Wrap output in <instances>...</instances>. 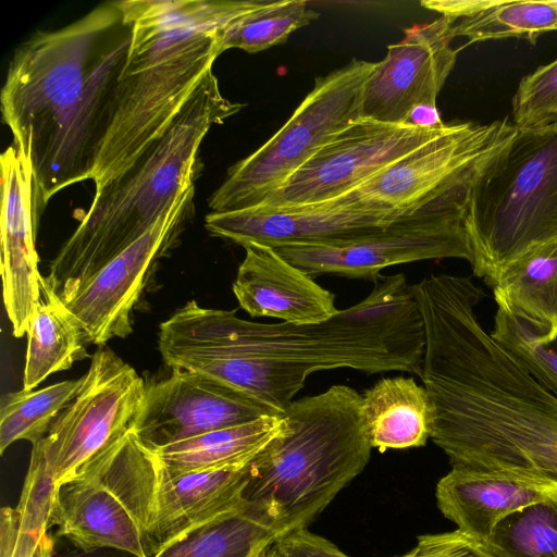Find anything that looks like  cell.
Listing matches in <instances>:
<instances>
[{
    "label": "cell",
    "instance_id": "cell-24",
    "mask_svg": "<svg viewBox=\"0 0 557 557\" xmlns=\"http://www.w3.org/2000/svg\"><path fill=\"white\" fill-rule=\"evenodd\" d=\"M285 428L284 417L263 416L171 444L156 454L165 469L176 473L244 466Z\"/></svg>",
    "mask_w": 557,
    "mask_h": 557
},
{
    "label": "cell",
    "instance_id": "cell-20",
    "mask_svg": "<svg viewBox=\"0 0 557 557\" xmlns=\"http://www.w3.org/2000/svg\"><path fill=\"white\" fill-rule=\"evenodd\" d=\"M244 248L245 257L237 270L233 293L249 315L310 325L323 323L341 311L332 292L273 248L260 244Z\"/></svg>",
    "mask_w": 557,
    "mask_h": 557
},
{
    "label": "cell",
    "instance_id": "cell-1",
    "mask_svg": "<svg viewBox=\"0 0 557 557\" xmlns=\"http://www.w3.org/2000/svg\"><path fill=\"white\" fill-rule=\"evenodd\" d=\"M372 282L364 299L310 325L253 322L189 300L160 324L158 349L171 369L214 379L281 416L317 371L419 376L425 333L412 285L404 273Z\"/></svg>",
    "mask_w": 557,
    "mask_h": 557
},
{
    "label": "cell",
    "instance_id": "cell-25",
    "mask_svg": "<svg viewBox=\"0 0 557 557\" xmlns=\"http://www.w3.org/2000/svg\"><path fill=\"white\" fill-rule=\"evenodd\" d=\"M495 300L557 338V240L531 248L498 274Z\"/></svg>",
    "mask_w": 557,
    "mask_h": 557
},
{
    "label": "cell",
    "instance_id": "cell-18",
    "mask_svg": "<svg viewBox=\"0 0 557 557\" xmlns=\"http://www.w3.org/2000/svg\"><path fill=\"white\" fill-rule=\"evenodd\" d=\"M404 215L342 203L336 199L313 206H255L206 216L207 231L237 245L271 248L333 244L376 233Z\"/></svg>",
    "mask_w": 557,
    "mask_h": 557
},
{
    "label": "cell",
    "instance_id": "cell-9",
    "mask_svg": "<svg viewBox=\"0 0 557 557\" xmlns=\"http://www.w3.org/2000/svg\"><path fill=\"white\" fill-rule=\"evenodd\" d=\"M145 387L132 366L101 346L74 399L33 445L22 499L51 509L61 484L83 474L132 430Z\"/></svg>",
    "mask_w": 557,
    "mask_h": 557
},
{
    "label": "cell",
    "instance_id": "cell-17",
    "mask_svg": "<svg viewBox=\"0 0 557 557\" xmlns=\"http://www.w3.org/2000/svg\"><path fill=\"white\" fill-rule=\"evenodd\" d=\"M0 169L3 302L13 335L22 337L41 299L36 233L45 205L30 162L14 145L2 152Z\"/></svg>",
    "mask_w": 557,
    "mask_h": 557
},
{
    "label": "cell",
    "instance_id": "cell-36",
    "mask_svg": "<svg viewBox=\"0 0 557 557\" xmlns=\"http://www.w3.org/2000/svg\"><path fill=\"white\" fill-rule=\"evenodd\" d=\"M407 124L424 128H440L446 123L442 121L436 107L420 106L410 113Z\"/></svg>",
    "mask_w": 557,
    "mask_h": 557
},
{
    "label": "cell",
    "instance_id": "cell-29",
    "mask_svg": "<svg viewBox=\"0 0 557 557\" xmlns=\"http://www.w3.org/2000/svg\"><path fill=\"white\" fill-rule=\"evenodd\" d=\"M83 382L66 380L37 391L7 395L0 410V451L14 442L40 441L61 411L74 399Z\"/></svg>",
    "mask_w": 557,
    "mask_h": 557
},
{
    "label": "cell",
    "instance_id": "cell-10",
    "mask_svg": "<svg viewBox=\"0 0 557 557\" xmlns=\"http://www.w3.org/2000/svg\"><path fill=\"white\" fill-rule=\"evenodd\" d=\"M517 131L507 119L446 124L436 137L335 199L397 215L467 211L475 182Z\"/></svg>",
    "mask_w": 557,
    "mask_h": 557
},
{
    "label": "cell",
    "instance_id": "cell-22",
    "mask_svg": "<svg viewBox=\"0 0 557 557\" xmlns=\"http://www.w3.org/2000/svg\"><path fill=\"white\" fill-rule=\"evenodd\" d=\"M361 398V424L372 448L421 447L430 438L434 408L426 388L413 377H383Z\"/></svg>",
    "mask_w": 557,
    "mask_h": 557
},
{
    "label": "cell",
    "instance_id": "cell-14",
    "mask_svg": "<svg viewBox=\"0 0 557 557\" xmlns=\"http://www.w3.org/2000/svg\"><path fill=\"white\" fill-rule=\"evenodd\" d=\"M440 128L360 117L317 151L258 206L292 208L333 200L441 134Z\"/></svg>",
    "mask_w": 557,
    "mask_h": 557
},
{
    "label": "cell",
    "instance_id": "cell-6",
    "mask_svg": "<svg viewBox=\"0 0 557 557\" xmlns=\"http://www.w3.org/2000/svg\"><path fill=\"white\" fill-rule=\"evenodd\" d=\"M361 399L333 385L293 400L285 430L249 461L243 502L277 536L307 528L369 462Z\"/></svg>",
    "mask_w": 557,
    "mask_h": 557
},
{
    "label": "cell",
    "instance_id": "cell-26",
    "mask_svg": "<svg viewBox=\"0 0 557 557\" xmlns=\"http://www.w3.org/2000/svg\"><path fill=\"white\" fill-rule=\"evenodd\" d=\"M27 330L23 389L33 391L50 374L70 369L88 356L85 334L59 297L41 286Z\"/></svg>",
    "mask_w": 557,
    "mask_h": 557
},
{
    "label": "cell",
    "instance_id": "cell-31",
    "mask_svg": "<svg viewBox=\"0 0 557 557\" xmlns=\"http://www.w3.org/2000/svg\"><path fill=\"white\" fill-rule=\"evenodd\" d=\"M495 301L492 337L535 382L557 397V338L550 341L543 327Z\"/></svg>",
    "mask_w": 557,
    "mask_h": 557
},
{
    "label": "cell",
    "instance_id": "cell-12",
    "mask_svg": "<svg viewBox=\"0 0 557 557\" xmlns=\"http://www.w3.org/2000/svg\"><path fill=\"white\" fill-rule=\"evenodd\" d=\"M466 215L461 210L418 212L356 239L273 249L311 277L332 274L374 281L385 268L414 261L458 258L471 263Z\"/></svg>",
    "mask_w": 557,
    "mask_h": 557
},
{
    "label": "cell",
    "instance_id": "cell-23",
    "mask_svg": "<svg viewBox=\"0 0 557 557\" xmlns=\"http://www.w3.org/2000/svg\"><path fill=\"white\" fill-rule=\"evenodd\" d=\"M421 5L453 17L455 36L468 45L511 37L535 44L541 35L557 30L555 1L425 0Z\"/></svg>",
    "mask_w": 557,
    "mask_h": 557
},
{
    "label": "cell",
    "instance_id": "cell-28",
    "mask_svg": "<svg viewBox=\"0 0 557 557\" xmlns=\"http://www.w3.org/2000/svg\"><path fill=\"white\" fill-rule=\"evenodd\" d=\"M319 13L305 0L264 1L228 23L219 35L221 53L237 48L249 53L284 44L293 32L309 25Z\"/></svg>",
    "mask_w": 557,
    "mask_h": 557
},
{
    "label": "cell",
    "instance_id": "cell-38",
    "mask_svg": "<svg viewBox=\"0 0 557 557\" xmlns=\"http://www.w3.org/2000/svg\"><path fill=\"white\" fill-rule=\"evenodd\" d=\"M399 557H410V553L404 555V556H399Z\"/></svg>",
    "mask_w": 557,
    "mask_h": 557
},
{
    "label": "cell",
    "instance_id": "cell-2",
    "mask_svg": "<svg viewBox=\"0 0 557 557\" xmlns=\"http://www.w3.org/2000/svg\"><path fill=\"white\" fill-rule=\"evenodd\" d=\"M129 42L131 26L114 1L15 49L0 95L2 120L30 162L45 206L91 180Z\"/></svg>",
    "mask_w": 557,
    "mask_h": 557
},
{
    "label": "cell",
    "instance_id": "cell-15",
    "mask_svg": "<svg viewBox=\"0 0 557 557\" xmlns=\"http://www.w3.org/2000/svg\"><path fill=\"white\" fill-rule=\"evenodd\" d=\"M278 416L272 408L203 374L172 369L147 381L132 431L156 451L171 444L224 428Z\"/></svg>",
    "mask_w": 557,
    "mask_h": 557
},
{
    "label": "cell",
    "instance_id": "cell-5",
    "mask_svg": "<svg viewBox=\"0 0 557 557\" xmlns=\"http://www.w3.org/2000/svg\"><path fill=\"white\" fill-rule=\"evenodd\" d=\"M243 107L222 95L209 71L169 131L123 175L95 191L41 286L58 297L67 294L144 236L184 190L195 186L200 146L210 128Z\"/></svg>",
    "mask_w": 557,
    "mask_h": 557
},
{
    "label": "cell",
    "instance_id": "cell-13",
    "mask_svg": "<svg viewBox=\"0 0 557 557\" xmlns=\"http://www.w3.org/2000/svg\"><path fill=\"white\" fill-rule=\"evenodd\" d=\"M195 186L184 190L138 240L82 285L59 296L88 343L103 346L132 332V311L157 262L177 244L194 213Z\"/></svg>",
    "mask_w": 557,
    "mask_h": 557
},
{
    "label": "cell",
    "instance_id": "cell-4",
    "mask_svg": "<svg viewBox=\"0 0 557 557\" xmlns=\"http://www.w3.org/2000/svg\"><path fill=\"white\" fill-rule=\"evenodd\" d=\"M260 0L117 1L131 26L114 113L91 176L95 191L123 175L171 127L221 54L219 35Z\"/></svg>",
    "mask_w": 557,
    "mask_h": 557
},
{
    "label": "cell",
    "instance_id": "cell-3",
    "mask_svg": "<svg viewBox=\"0 0 557 557\" xmlns=\"http://www.w3.org/2000/svg\"><path fill=\"white\" fill-rule=\"evenodd\" d=\"M434 408L430 438L451 467L515 469L557 481V397L486 332L479 317L449 329L420 376Z\"/></svg>",
    "mask_w": 557,
    "mask_h": 557
},
{
    "label": "cell",
    "instance_id": "cell-34",
    "mask_svg": "<svg viewBox=\"0 0 557 557\" xmlns=\"http://www.w3.org/2000/svg\"><path fill=\"white\" fill-rule=\"evenodd\" d=\"M410 557H491L481 543L460 530L418 537Z\"/></svg>",
    "mask_w": 557,
    "mask_h": 557
},
{
    "label": "cell",
    "instance_id": "cell-37",
    "mask_svg": "<svg viewBox=\"0 0 557 557\" xmlns=\"http://www.w3.org/2000/svg\"><path fill=\"white\" fill-rule=\"evenodd\" d=\"M262 557H278L275 549H274V546L272 545L271 547H269L265 553L262 555Z\"/></svg>",
    "mask_w": 557,
    "mask_h": 557
},
{
    "label": "cell",
    "instance_id": "cell-33",
    "mask_svg": "<svg viewBox=\"0 0 557 557\" xmlns=\"http://www.w3.org/2000/svg\"><path fill=\"white\" fill-rule=\"evenodd\" d=\"M53 539L48 532L21 527L15 508L3 507L0 520V557H53Z\"/></svg>",
    "mask_w": 557,
    "mask_h": 557
},
{
    "label": "cell",
    "instance_id": "cell-32",
    "mask_svg": "<svg viewBox=\"0 0 557 557\" xmlns=\"http://www.w3.org/2000/svg\"><path fill=\"white\" fill-rule=\"evenodd\" d=\"M512 119L517 129L557 122V59L521 79L512 99Z\"/></svg>",
    "mask_w": 557,
    "mask_h": 557
},
{
    "label": "cell",
    "instance_id": "cell-16",
    "mask_svg": "<svg viewBox=\"0 0 557 557\" xmlns=\"http://www.w3.org/2000/svg\"><path fill=\"white\" fill-rule=\"evenodd\" d=\"M455 20L441 15L404 29L405 37L387 47L366 82L360 114L388 124H407L420 106L436 107V98L457 60L451 47Z\"/></svg>",
    "mask_w": 557,
    "mask_h": 557
},
{
    "label": "cell",
    "instance_id": "cell-35",
    "mask_svg": "<svg viewBox=\"0 0 557 557\" xmlns=\"http://www.w3.org/2000/svg\"><path fill=\"white\" fill-rule=\"evenodd\" d=\"M278 557H350L307 528L283 534L273 544Z\"/></svg>",
    "mask_w": 557,
    "mask_h": 557
},
{
    "label": "cell",
    "instance_id": "cell-21",
    "mask_svg": "<svg viewBox=\"0 0 557 557\" xmlns=\"http://www.w3.org/2000/svg\"><path fill=\"white\" fill-rule=\"evenodd\" d=\"M248 463L183 473L162 465L151 531L156 552L188 530L239 507Z\"/></svg>",
    "mask_w": 557,
    "mask_h": 557
},
{
    "label": "cell",
    "instance_id": "cell-11",
    "mask_svg": "<svg viewBox=\"0 0 557 557\" xmlns=\"http://www.w3.org/2000/svg\"><path fill=\"white\" fill-rule=\"evenodd\" d=\"M377 62L351 59L317 77L286 123L255 152L236 162L210 196L211 212L260 205L337 134L361 117L362 89Z\"/></svg>",
    "mask_w": 557,
    "mask_h": 557
},
{
    "label": "cell",
    "instance_id": "cell-30",
    "mask_svg": "<svg viewBox=\"0 0 557 557\" xmlns=\"http://www.w3.org/2000/svg\"><path fill=\"white\" fill-rule=\"evenodd\" d=\"M481 545L491 557H557V498L509 513Z\"/></svg>",
    "mask_w": 557,
    "mask_h": 557
},
{
    "label": "cell",
    "instance_id": "cell-27",
    "mask_svg": "<svg viewBox=\"0 0 557 557\" xmlns=\"http://www.w3.org/2000/svg\"><path fill=\"white\" fill-rule=\"evenodd\" d=\"M277 534L245 503L161 546L151 557H262Z\"/></svg>",
    "mask_w": 557,
    "mask_h": 557
},
{
    "label": "cell",
    "instance_id": "cell-7",
    "mask_svg": "<svg viewBox=\"0 0 557 557\" xmlns=\"http://www.w3.org/2000/svg\"><path fill=\"white\" fill-rule=\"evenodd\" d=\"M465 225L473 272L491 286L511 261L557 240V122L517 131L475 182Z\"/></svg>",
    "mask_w": 557,
    "mask_h": 557
},
{
    "label": "cell",
    "instance_id": "cell-19",
    "mask_svg": "<svg viewBox=\"0 0 557 557\" xmlns=\"http://www.w3.org/2000/svg\"><path fill=\"white\" fill-rule=\"evenodd\" d=\"M435 496L444 517L482 544L509 513L557 498V481L515 469L453 466L437 482Z\"/></svg>",
    "mask_w": 557,
    "mask_h": 557
},
{
    "label": "cell",
    "instance_id": "cell-8",
    "mask_svg": "<svg viewBox=\"0 0 557 557\" xmlns=\"http://www.w3.org/2000/svg\"><path fill=\"white\" fill-rule=\"evenodd\" d=\"M162 463L129 430L79 476L61 484L51 527L79 549L156 553L151 531Z\"/></svg>",
    "mask_w": 557,
    "mask_h": 557
}]
</instances>
